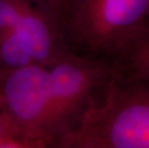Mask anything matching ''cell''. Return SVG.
Segmentation results:
<instances>
[{
    "instance_id": "cell-5",
    "label": "cell",
    "mask_w": 149,
    "mask_h": 148,
    "mask_svg": "<svg viewBox=\"0 0 149 148\" xmlns=\"http://www.w3.org/2000/svg\"><path fill=\"white\" fill-rule=\"evenodd\" d=\"M15 31L39 65L49 67L68 53L61 46L52 17L31 3L22 12Z\"/></svg>"
},
{
    "instance_id": "cell-2",
    "label": "cell",
    "mask_w": 149,
    "mask_h": 148,
    "mask_svg": "<svg viewBox=\"0 0 149 148\" xmlns=\"http://www.w3.org/2000/svg\"><path fill=\"white\" fill-rule=\"evenodd\" d=\"M68 30L86 57L115 62L149 23V0H66Z\"/></svg>"
},
{
    "instance_id": "cell-4",
    "label": "cell",
    "mask_w": 149,
    "mask_h": 148,
    "mask_svg": "<svg viewBox=\"0 0 149 148\" xmlns=\"http://www.w3.org/2000/svg\"><path fill=\"white\" fill-rule=\"evenodd\" d=\"M49 69L35 64L0 75V108L29 147H45Z\"/></svg>"
},
{
    "instance_id": "cell-10",
    "label": "cell",
    "mask_w": 149,
    "mask_h": 148,
    "mask_svg": "<svg viewBox=\"0 0 149 148\" xmlns=\"http://www.w3.org/2000/svg\"><path fill=\"white\" fill-rule=\"evenodd\" d=\"M0 148H27V145L19 138L3 137L0 138Z\"/></svg>"
},
{
    "instance_id": "cell-11",
    "label": "cell",
    "mask_w": 149,
    "mask_h": 148,
    "mask_svg": "<svg viewBox=\"0 0 149 148\" xmlns=\"http://www.w3.org/2000/svg\"><path fill=\"white\" fill-rule=\"evenodd\" d=\"M40 2L42 3L44 7L53 14V12L58 13L62 8L65 7L66 0H40Z\"/></svg>"
},
{
    "instance_id": "cell-8",
    "label": "cell",
    "mask_w": 149,
    "mask_h": 148,
    "mask_svg": "<svg viewBox=\"0 0 149 148\" xmlns=\"http://www.w3.org/2000/svg\"><path fill=\"white\" fill-rule=\"evenodd\" d=\"M29 0H0V34L15 29Z\"/></svg>"
},
{
    "instance_id": "cell-1",
    "label": "cell",
    "mask_w": 149,
    "mask_h": 148,
    "mask_svg": "<svg viewBox=\"0 0 149 148\" xmlns=\"http://www.w3.org/2000/svg\"><path fill=\"white\" fill-rule=\"evenodd\" d=\"M59 146L149 148V82L117 72Z\"/></svg>"
},
{
    "instance_id": "cell-9",
    "label": "cell",
    "mask_w": 149,
    "mask_h": 148,
    "mask_svg": "<svg viewBox=\"0 0 149 148\" xmlns=\"http://www.w3.org/2000/svg\"><path fill=\"white\" fill-rule=\"evenodd\" d=\"M3 137H12L19 138L18 133L14 124L12 123V121L7 116V115L0 108V138Z\"/></svg>"
},
{
    "instance_id": "cell-6",
    "label": "cell",
    "mask_w": 149,
    "mask_h": 148,
    "mask_svg": "<svg viewBox=\"0 0 149 148\" xmlns=\"http://www.w3.org/2000/svg\"><path fill=\"white\" fill-rule=\"evenodd\" d=\"M113 63L121 76L149 82V23Z\"/></svg>"
},
{
    "instance_id": "cell-7",
    "label": "cell",
    "mask_w": 149,
    "mask_h": 148,
    "mask_svg": "<svg viewBox=\"0 0 149 148\" xmlns=\"http://www.w3.org/2000/svg\"><path fill=\"white\" fill-rule=\"evenodd\" d=\"M35 64L15 29L0 34V75Z\"/></svg>"
},
{
    "instance_id": "cell-3",
    "label": "cell",
    "mask_w": 149,
    "mask_h": 148,
    "mask_svg": "<svg viewBox=\"0 0 149 148\" xmlns=\"http://www.w3.org/2000/svg\"><path fill=\"white\" fill-rule=\"evenodd\" d=\"M49 99L44 125L45 147L58 145L77 127L117 73L113 62L68 52L48 67Z\"/></svg>"
}]
</instances>
